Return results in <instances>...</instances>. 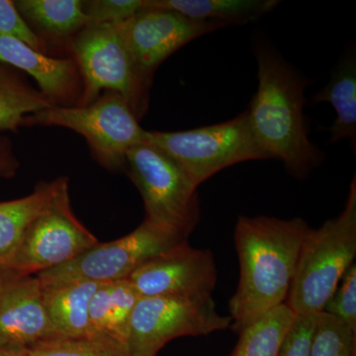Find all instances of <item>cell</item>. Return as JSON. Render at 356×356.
Segmentation results:
<instances>
[{
    "label": "cell",
    "mask_w": 356,
    "mask_h": 356,
    "mask_svg": "<svg viewBox=\"0 0 356 356\" xmlns=\"http://www.w3.org/2000/svg\"><path fill=\"white\" fill-rule=\"evenodd\" d=\"M310 229L301 218H238L234 238L240 280L229 303L234 331L242 332L286 302Z\"/></svg>",
    "instance_id": "cell-1"
},
{
    "label": "cell",
    "mask_w": 356,
    "mask_h": 356,
    "mask_svg": "<svg viewBox=\"0 0 356 356\" xmlns=\"http://www.w3.org/2000/svg\"><path fill=\"white\" fill-rule=\"evenodd\" d=\"M257 92L247 110L255 140L268 159L304 178L322 163V152L309 139L304 114L305 77L273 49L259 44Z\"/></svg>",
    "instance_id": "cell-2"
},
{
    "label": "cell",
    "mask_w": 356,
    "mask_h": 356,
    "mask_svg": "<svg viewBox=\"0 0 356 356\" xmlns=\"http://www.w3.org/2000/svg\"><path fill=\"white\" fill-rule=\"evenodd\" d=\"M356 255V180L343 212L317 229H310L300 250L296 271L285 304L297 316L325 311Z\"/></svg>",
    "instance_id": "cell-3"
},
{
    "label": "cell",
    "mask_w": 356,
    "mask_h": 356,
    "mask_svg": "<svg viewBox=\"0 0 356 356\" xmlns=\"http://www.w3.org/2000/svg\"><path fill=\"white\" fill-rule=\"evenodd\" d=\"M34 125L57 126L83 136L96 161L111 172L125 168L129 149L147 139L125 98L110 91L83 106L53 105L28 115L24 126Z\"/></svg>",
    "instance_id": "cell-4"
},
{
    "label": "cell",
    "mask_w": 356,
    "mask_h": 356,
    "mask_svg": "<svg viewBox=\"0 0 356 356\" xmlns=\"http://www.w3.org/2000/svg\"><path fill=\"white\" fill-rule=\"evenodd\" d=\"M122 24H89L72 38L70 48L83 83L77 105H88L107 90L125 98L140 119L147 111L149 88L136 70Z\"/></svg>",
    "instance_id": "cell-5"
},
{
    "label": "cell",
    "mask_w": 356,
    "mask_h": 356,
    "mask_svg": "<svg viewBox=\"0 0 356 356\" xmlns=\"http://www.w3.org/2000/svg\"><path fill=\"white\" fill-rule=\"evenodd\" d=\"M146 143L168 154L197 187L229 166L268 159L255 140L247 111L192 130L147 131Z\"/></svg>",
    "instance_id": "cell-6"
},
{
    "label": "cell",
    "mask_w": 356,
    "mask_h": 356,
    "mask_svg": "<svg viewBox=\"0 0 356 356\" xmlns=\"http://www.w3.org/2000/svg\"><path fill=\"white\" fill-rule=\"evenodd\" d=\"M125 168L144 200L145 219L188 238L201 212L197 186L184 170L149 143L129 149Z\"/></svg>",
    "instance_id": "cell-7"
},
{
    "label": "cell",
    "mask_w": 356,
    "mask_h": 356,
    "mask_svg": "<svg viewBox=\"0 0 356 356\" xmlns=\"http://www.w3.org/2000/svg\"><path fill=\"white\" fill-rule=\"evenodd\" d=\"M98 242L79 221L69 193V179L64 177L50 202L26 229L8 266L1 273L24 277L69 264Z\"/></svg>",
    "instance_id": "cell-8"
},
{
    "label": "cell",
    "mask_w": 356,
    "mask_h": 356,
    "mask_svg": "<svg viewBox=\"0 0 356 356\" xmlns=\"http://www.w3.org/2000/svg\"><path fill=\"white\" fill-rule=\"evenodd\" d=\"M220 315L212 296L140 297L131 318L128 356H158L168 341L206 336L231 327Z\"/></svg>",
    "instance_id": "cell-9"
},
{
    "label": "cell",
    "mask_w": 356,
    "mask_h": 356,
    "mask_svg": "<svg viewBox=\"0 0 356 356\" xmlns=\"http://www.w3.org/2000/svg\"><path fill=\"white\" fill-rule=\"evenodd\" d=\"M187 238L145 219L132 233L109 243H97L69 264L36 275L42 285L70 280L105 283L127 280L156 255Z\"/></svg>",
    "instance_id": "cell-10"
},
{
    "label": "cell",
    "mask_w": 356,
    "mask_h": 356,
    "mask_svg": "<svg viewBox=\"0 0 356 356\" xmlns=\"http://www.w3.org/2000/svg\"><path fill=\"white\" fill-rule=\"evenodd\" d=\"M122 27L136 70L149 88L156 70L175 51L226 26L191 19L170 9L145 6L143 0V8Z\"/></svg>",
    "instance_id": "cell-11"
},
{
    "label": "cell",
    "mask_w": 356,
    "mask_h": 356,
    "mask_svg": "<svg viewBox=\"0 0 356 356\" xmlns=\"http://www.w3.org/2000/svg\"><path fill=\"white\" fill-rule=\"evenodd\" d=\"M140 297L212 296L218 273L209 250L184 242L156 255L128 278Z\"/></svg>",
    "instance_id": "cell-12"
},
{
    "label": "cell",
    "mask_w": 356,
    "mask_h": 356,
    "mask_svg": "<svg viewBox=\"0 0 356 356\" xmlns=\"http://www.w3.org/2000/svg\"><path fill=\"white\" fill-rule=\"evenodd\" d=\"M54 339L36 275L0 273V348H30Z\"/></svg>",
    "instance_id": "cell-13"
},
{
    "label": "cell",
    "mask_w": 356,
    "mask_h": 356,
    "mask_svg": "<svg viewBox=\"0 0 356 356\" xmlns=\"http://www.w3.org/2000/svg\"><path fill=\"white\" fill-rule=\"evenodd\" d=\"M0 63L31 76L42 95L54 105L69 106L79 95L81 74L74 60L48 57L22 42L0 35Z\"/></svg>",
    "instance_id": "cell-14"
},
{
    "label": "cell",
    "mask_w": 356,
    "mask_h": 356,
    "mask_svg": "<svg viewBox=\"0 0 356 356\" xmlns=\"http://www.w3.org/2000/svg\"><path fill=\"white\" fill-rule=\"evenodd\" d=\"M140 298L128 278L102 283L89 304L86 337L128 356L131 318Z\"/></svg>",
    "instance_id": "cell-15"
},
{
    "label": "cell",
    "mask_w": 356,
    "mask_h": 356,
    "mask_svg": "<svg viewBox=\"0 0 356 356\" xmlns=\"http://www.w3.org/2000/svg\"><path fill=\"white\" fill-rule=\"evenodd\" d=\"M100 284L92 281L70 280L42 285L54 339L86 337L89 304Z\"/></svg>",
    "instance_id": "cell-16"
},
{
    "label": "cell",
    "mask_w": 356,
    "mask_h": 356,
    "mask_svg": "<svg viewBox=\"0 0 356 356\" xmlns=\"http://www.w3.org/2000/svg\"><path fill=\"white\" fill-rule=\"evenodd\" d=\"M277 0H144V6L170 9L194 20L228 27L257 21L273 11Z\"/></svg>",
    "instance_id": "cell-17"
},
{
    "label": "cell",
    "mask_w": 356,
    "mask_h": 356,
    "mask_svg": "<svg viewBox=\"0 0 356 356\" xmlns=\"http://www.w3.org/2000/svg\"><path fill=\"white\" fill-rule=\"evenodd\" d=\"M63 179L41 182L25 197L0 202V273L8 266L33 220L57 193Z\"/></svg>",
    "instance_id": "cell-18"
},
{
    "label": "cell",
    "mask_w": 356,
    "mask_h": 356,
    "mask_svg": "<svg viewBox=\"0 0 356 356\" xmlns=\"http://www.w3.org/2000/svg\"><path fill=\"white\" fill-rule=\"evenodd\" d=\"M327 102L337 112L330 128L331 143L348 139L355 146L356 139V60L355 56L343 58L332 74L330 83L312 97L313 104Z\"/></svg>",
    "instance_id": "cell-19"
},
{
    "label": "cell",
    "mask_w": 356,
    "mask_h": 356,
    "mask_svg": "<svg viewBox=\"0 0 356 356\" xmlns=\"http://www.w3.org/2000/svg\"><path fill=\"white\" fill-rule=\"evenodd\" d=\"M30 27L54 38L76 35L89 24L79 0H18L14 1Z\"/></svg>",
    "instance_id": "cell-20"
},
{
    "label": "cell",
    "mask_w": 356,
    "mask_h": 356,
    "mask_svg": "<svg viewBox=\"0 0 356 356\" xmlns=\"http://www.w3.org/2000/svg\"><path fill=\"white\" fill-rule=\"evenodd\" d=\"M53 105L41 91L0 63V131L16 132L24 126L28 115Z\"/></svg>",
    "instance_id": "cell-21"
},
{
    "label": "cell",
    "mask_w": 356,
    "mask_h": 356,
    "mask_svg": "<svg viewBox=\"0 0 356 356\" xmlns=\"http://www.w3.org/2000/svg\"><path fill=\"white\" fill-rule=\"evenodd\" d=\"M297 315L282 304L248 325L240 334L232 356H278Z\"/></svg>",
    "instance_id": "cell-22"
},
{
    "label": "cell",
    "mask_w": 356,
    "mask_h": 356,
    "mask_svg": "<svg viewBox=\"0 0 356 356\" xmlns=\"http://www.w3.org/2000/svg\"><path fill=\"white\" fill-rule=\"evenodd\" d=\"M310 356H356V331L323 312L316 323Z\"/></svg>",
    "instance_id": "cell-23"
},
{
    "label": "cell",
    "mask_w": 356,
    "mask_h": 356,
    "mask_svg": "<svg viewBox=\"0 0 356 356\" xmlns=\"http://www.w3.org/2000/svg\"><path fill=\"white\" fill-rule=\"evenodd\" d=\"M30 356H124L88 337H55L29 348Z\"/></svg>",
    "instance_id": "cell-24"
},
{
    "label": "cell",
    "mask_w": 356,
    "mask_h": 356,
    "mask_svg": "<svg viewBox=\"0 0 356 356\" xmlns=\"http://www.w3.org/2000/svg\"><path fill=\"white\" fill-rule=\"evenodd\" d=\"M143 8V0L83 1L89 24H122ZM88 24V25H89Z\"/></svg>",
    "instance_id": "cell-25"
},
{
    "label": "cell",
    "mask_w": 356,
    "mask_h": 356,
    "mask_svg": "<svg viewBox=\"0 0 356 356\" xmlns=\"http://www.w3.org/2000/svg\"><path fill=\"white\" fill-rule=\"evenodd\" d=\"M325 313L334 316L356 331V266L343 274L336 291L325 306Z\"/></svg>",
    "instance_id": "cell-26"
},
{
    "label": "cell",
    "mask_w": 356,
    "mask_h": 356,
    "mask_svg": "<svg viewBox=\"0 0 356 356\" xmlns=\"http://www.w3.org/2000/svg\"><path fill=\"white\" fill-rule=\"evenodd\" d=\"M0 35L17 40L44 54V40L28 25L10 0H0Z\"/></svg>",
    "instance_id": "cell-27"
},
{
    "label": "cell",
    "mask_w": 356,
    "mask_h": 356,
    "mask_svg": "<svg viewBox=\"0 0 356 356\" xmlns=\"http://www.w3.org/2000/svg\"><path fill=\"white\" fill-rule=\"evenodd\" d=\"M318 316H297L278 356H310Z\"/></svg>",
    "instance_id": "cell-28"
},
{
    "label": "cell",
    "mask_w": 356,
    "mask_h": 356,
    "mask_svg": "<svg viewBox=\"0 0 356 356\" xmlns=\"http://www.w3.org/2000/svg\"><path fill=\"white\" fill-rule=\"evenodd\" d=\"M19 168V161L14 154L13 144L6 137H0V177L13 178Z\"/></svg>",
    "instance_id": "cell-29"
},
{
    "label": "cell",
    "mask_w": 356,
    "mask_h": 356,
    "mask_svg": "<svg viewBox=\"0 0 356 356\" xmlns=\"http://www.w3.org/2000/svg\"><path fill=\"white\" fill-rule=\"evenodd\" d=\"M0 356H30L29 348H0Z\"/></svg>",
    "instance_id": "cell-30"
}]
</instances>
